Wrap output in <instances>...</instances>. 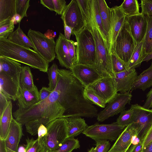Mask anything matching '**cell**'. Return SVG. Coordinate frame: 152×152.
Here are the masks:
<instances>
[{"label": "cell", "instance_id": "obj_14", "mask_svg": "<svg viewBox=\"0 0 152 152\" xmlns=\"http://www.w3.org/2000/svg\"><path fill=\"white\" fill-rule=\"evenodd\" d=\"M111 26L108 36L110 52L111 54L117 36L126 19V16L120 6L110 8Z\"/></svg>", "mask_w": 152, "mask_h": 152}, {"label": "cell", "instance_id": "obj_1", "mask_svg": "<svg viewBox=\"0 0 152 152\" xmlns=\"http://www.w3.org/2000/svg\"><path fill=\"white\" fill-rule=\"evenodd\" d=\"M58 77L61 81L62 103L65 109L64 118L97 117L98 110L85 97L84 87L73 75L70 70L60 69Z\"/></svg>", "mask_w": 152, "mask_h": 152}, {"label": "cell", "instance_id": "obj_16", "mask_svg": "<svg viewBox=\"0 0 152 152\" xmlns=\"http://www.w3.org/2000/svg\"><path fill=\"white\" fill-rule=\"evenodd\" d=\"M126 21L133 38L138 43L142 41L146 30L147 22L145 15H139L126 17Z\"/></svg>", "mask_w": 152, "mask_h": 152}, {"label": "cell", "instance_id": "obj_19", "mask_svg": "<svg viewBox=\"0 0 152 152\" xmlns=\"http://www.w3.org/2000/svg\"><path fill=\"white\" fill-rule=\"evenodd\" d=\"M55 52L56 58L61 66L70 70L74 66L69 54L67 39L61 33L56 41Z\"/></svg>", "mask_w": 152, "mask_h": 152}, {"label": "cell", "instance_id": "obj_51", "mask_svg": "<svg viewBox=\"0 0 152 152\" xmlns=\"http://www.w3.org/2000/svg\"><path fill=\"white\" fill-rule=\"evenodd\" d=\"M142 143L140 141L137 144H132L127 152H142Z\"/></svg>", "mask_w": 152, "mask_h": 152}, {"label": "cell", "instance_id": "obj_10", "mask_svg": "<svg viewBox=\"0 0 152 152\" xmlns=\"http://www.w3.org/2000/svg\"><path fill=\"white\" fill-rule=\"evenodd\" d=\"M132 95L131 93H117L109 103L104 109L98 113L97 120L102 122L110 117L117 115L126 109L125 106L130 104Z\"/></svg>", "mask_w": 152, "mask_h": 152}, {"label": "cell", "instance_id": "obj_42", "mask_svg": "<svg viewBox=\"0 0 152 152\" xmlns=\"http://www.w3.org/2000/svg\"><path fill=\"white\" fill-rule=\"evenodd\" d=\"M29 0H16V12L22 19L27 16V11L30 6Z\"/></svg>", "mask_w": 152, "mask_h": 152}, {"label": "cell", "instance_id": "obj_32", "mask_svg": "<svg viewBox=\"0 0 152 152\" xmlns=\"http://www.w3.org/2000/svg\"><path fill=\"white\" fill-rule=\"evenodd\" d=\"M126 17L139 14V5L137 0H125L120 6Z\"/></svg>", "mask_w": 152, "mask_h": 152}, {"label": "cell", "instance_id": "obj_29", "mask_svg": "<svg viewBox=\"0 0 152 152\" xmlns=\"http://www.w3.org/2000/svg\"><path fill=\"white\" fill-rule=\"evenodd\" d=\"M36 87L34 84L30 68L28 66H22L20 75L19 88L32 90Z\"/></svg>", "mask_w": 152, "mask_h": 152}, {"label": "cell", "instance_id": "obj_43", "mask_svg": "<svg viewBox=\"0 0 152 152\" xmlns=\"http://www.w3.org/2000/svg\"><path fill=\"white\" fill-rule=\"evenodd\" d=\"M67 47L70 58L74 65L77 64L76 42L72 40L67 39Z\"/></svg>", "mask_w": 152, "mask_h": 152}, {"label": "cell", "instance_id": "obj_26", "mask_svg": "<svg viewBox=\"0 0 152 152\" xmlns=\"http://www.w3.org/2000/svg\"><path fill=\"white\" fill-rule=\"evenodd\" d=\"M16 13V0H0V23L11 20Z\"/></svg>", "mask_w": 152, "mask_h": 152}, {"label": "cell", "instance_id": "obj_33", "mask_svg": "<svg viewBox=\"0 0 152 152\" xmlns=\"http://www.w3.org/2000/svg\"><path fill=\"white\" fill-rule=\"evenodd\" d=\"M86 25L94 20L91 0H77Z\"/></svg>", "mask_w": 152, "mask_h": 152}, {"label": "cell", "instance_id": "obj_39", "mask_svg": "<svg viewBox=\"0 0 152 152\" xmlns=\"http://www.w3.org/2000/svg\"><path fill=\"white\" fill-rule=\"evenodd\" d=\"M26 142V144L24 145L26 152H46L41 141L37 138L34 140L28 137Z\"/></svg>", "mask_w": 152, "mask_h": 152}, {"label": "cell", "instance_id": "obj_47", "mask_svg": "<svg viewBox=\"0 0 152 152\" xmlns=\"http://www.w3.org/2000/svg\"><path fill=\"white\" fill-rule=\"evenodd\" d=\"M152 141V124L144 137L142 142L143 150L145 149Z\"/></svg>", "mask_w": 152, "mask_h": 152}, {"label": "cell", "instance_id": "obj_3", "mask_svg": "<svg viewBox=\"0 0 152 152\" xmlns=\"http://www.w3.org/2000/svg\"><path fill=\"white\" fill-rule=\"evenodd\" d=\"M92 34L94 39L96 53V67L105 77H114L112 69L111 54L108 44L94 20L86 26Z\"/></svg>", "mask_w": 152, "mask_h": 152}, {"label": "cell", "instance_id": "obj_21", "mask_svg": "<svg viewBox=\"0 0 152 152\" xmlns=\"http://www.w3.org/2000/svg\"><path fill=\"white\" fill-rule=\"evenodd\" d=\"M0 71L4 72L19 86L21 64L11 59L0 57Z\"/></svg>", "mask_w": 152, "mask_h": 152}, {"label": "cell", "instance_id": "obj_53", "mask_svg": "<svg viewBox=\"0 0 152 152\" xmlns=\"http://www.w3.org/2000/svg\"><path fill=\"white\" fill-rule=\"evenodd\" d=\"M7 98L1 93H0V115L7 105L8 101Z\"/></svg>", "mask_w": 152, "mask_h": 152}, {"label": "cell", "instance_id": "obj_60", "mask_svg": "<svg viewBox=\"0 0 152 152\" xmlns=\"http://www.w3.org/2000/svg\"><path fill=\"white\" fill-rule=\"evenodd\" d=\"M18 152H26L25 147L22 145L20 146L18 148Z\"/></svg>", "mask_w": 152, "mask_h": 152}, {"label": "cell", "instance_id": "obj_22", "mask_svg": "<svg viewBox=\"0 0 152 152\" xmlns=\"http://www.w3.org/2000/svg\"><path fill=\"white\" fill-rule=\"evenodd\" d=\"M17 100L18 109L20 110H26L38 103L39 101V96L37 87L32 90L19 88Z\"/></svg>", "mask_w": 152, "mask_h": 152}, {"label": "cell", "instance_id": "obj_50", "mask_svg": "<svg viewBox=\"0 0 152 152\" xmlns=\"http://www.w3.org/2000/svg\"><path fill=\"white\" fill-rule=\"evenodd\" d=\"M152 106V88L147 94V99L143 107L150 109Z\"/></svg>", "mask_w": 152, "mask_h": 152}, {"label": "cell", "instance_id": "obj_45", "mask_svg": "<svg viewBox=\"0 0 152 152\" xmlns=\"http://www.w3.org/2000/svg\"><path fill=\"white\" fill-rule=\"evenodd\" d=\"M96 142V146L94 148L95 152H107L110 146L109 140H100Z\"/></svg>", "mask_w": 152, "mask_h": 152}, {"label": "cell", "instance_id": "obj_41", "mask_svg": "<svg viewBox=\"0 0 152 152\" xmlns=\"http://www.w3.org/2000/svg\"><path fill=\"white\" fill-rule=\"evenodd\" d=\"M14 28V24L11 20L0 23V38L7 39Z\"/></svg>", "mask_w": 152, "mask_h": 152}, {"label": "cell", "instance_id": "obj_46", "mask_svg": "<svg viewBox=\"0 0 152 152\" xmlns=\"http://www.w3.org/2000/svg\"><path fill=\"white\" fill-rule=\"evenodd\" d=\"M55 9L56 15H61L66 6L64 0H53Z\"/></svg>", "mask_w": 152, "mask_h": 152}, {"label": "cell", "instance_id": "obj_48", "mask_svg": "<svg viewBox=\"0 0 152 152\" xmlns=\"http://www.w3.org/2000/svg\"><path fill=\"white\" fill-rule=\"evenodd\" d=\"M52 91L48 87H42L39 91V101L41 102L46 99L49 96Z\"/></svg>", "mask_w": 152, "mask_h": 152}, {"label": "cell", "instance_id": "obj_6", "mask_svg": "<svg viewBox=\"0 0 152 152\" xmlns=\"http://www.w3.org/2000/svg\"><path fill=\"white\" fill-rule=\"evenodd\" d=\"M126 18L115 42L112 53L114 52L128 65L137 43L131 34Z\"/></svg>", "mask_w": 152, "mask_h": 152}, {"label": "cell", "instance_id": "obj_38", "mask_svg": "<svg viewBox=\"0 0 152 152\" xmlns=\"http://www.w3.org/2000/svg\"><path fill=\"white\" fill-rule=\"evenodd\" d=\"M111 62L113 70L114 73H118L129 69L128 65L116 54H111Z\"/></svg>", "mask_w": 152, "mask_h": 152}, {"label": "cell", "instance_id": "obj_61", "mask_svg": "<svg viewBox=\"0 0 152 152\" xmlns=\"http://www.w3.org/2000/svg\"><path fill=\"white\" fill-rule=\"evenodd\" d=\"M88 152H95L94 148L92 147L88 151Z\"/></svg>", "mask_w": 152, "mask_h": 152}, {"label": "cell", "instance_id": "obj_7", "mask_svg": "<svg viewBox=\"0 0 152 152\" xmlns=\"http://www.w3.org/2000/svg\"><path fill=\"white\" fill-rule=\"evenodd\" d=\"M27 36L34 44L36 51L48 63L56 57V42L53 38L48 37L41 32L29 29Z\"/></svg>", "mask_w": 152, "mask_h": 152}, {"label": "cell", "instance_id": "obj_31", "mask_svg": "<svg viewBox=\"0 0 152 152\" xmlns=\"http://www.w3.org/2000/svg\"><path fill=\"white\" fill-rule=\"evenodd\" d=\"M145 16L147 20V25L143 41V50L146 55L152 52V16Z\"/></svg>", "mask_w": 152, "mask_h": 152}, {"label": "cell", "instance_id": "obj_11", "mask_svg": "<svg viewBox=\"0 0 152 152\" xmlns=\"http://www.w3.org/2000/svg\"><path fill=\"white\" fill-rule=\"evenodd\" d=\"M134 112L132 124L136 130L137 136L142 139L152 124V110L134 104Z\"/></svg>", "mask_w": 152, "mask_h": 152}, {"label": "cell", "instance_id": "obj_13", "mask_svg": "<svg viewBox=\"0 0 152 152\" xmlns=\"http://www.w3.org/2000/svg\"><path fill=\"white\" fill-rule=\"evenodd\" d=\"M101 97L106 102L109 103L118 93L113 77H104L88 87Z\"/></svg>", "mask_w": 152, "mask_h": 152}, {"label": "cell", "instance_id": "obj_27", "mask_svg": "<svg viewBox=\"0 0 152 152\" xmlns=\"http://www.w3.org/2000/svg\"><path fill=\"white\" fill-rule=\"evenodd\" d=\"M7 39L20 46L28 48H32L36 51L34 44L23 31L19 25L17 28L9 35Z\"/></svg>", "mask_w": 152, "mask_h": 152}, {"label": "cell", "instance_id": "obj_56", "mask_svg": "<svg viewBox=\"0 0 152 152\" xmlns=\"http://www.w3.org/2000/svg\"><path fill=\"white\" fill-rule=\"evenodd\" d=\"M0 152H7L4 140L0 139Z\"/></svg>", "mask_w": 152, "mask_h": 152}, {"label": "cell", "instance_id": "obj_44", "mask_svg": "<svg viewBox=\"0 0 152 152\" xmlns=\"http://www.w3.org/2000/svg\"><path fill=\"white\" fill-rule=\"evenodd\" d=\"M141 13L145 15L152 16V0L141 1Z\"/></svg>", "mask_w": 152, "mask_h": 152}, {"label": "cell", "instance_id": "obj_62", "mask_svg": "<svg viewBox=\"0 0 152 152\" xmlns=\"http://www.w3.org/2000/svg\"><path fill=\"white\" fill-rule=\"evenodd\" d=\"M151 109L152 110V107H151Z\"/></svg>", "mask_w": 152, "mask_h": 152}, {"label": "cell", "instance_id": "obj_15", "mask_svg": "<svg viewBox=\"0 0 152 152\" xmlns=\"http://www.w3.org/2000/svg\"><path fill=\"white\" fill-rule=\"evenodd\" d=\"M137 76L135 68L115 73L113 79L117 91L122 94L129 92Z\"/></svg>", "mask_w": 152, "mask_h": 152}, {"label": "cell", "instance_id": "obj_49", "mask_svg": "<svg viewBox=\"0 0 152 152\" xmlns=\"http://www.w3.org/2000/svg\"><path fill=\"white\" fill-rule=\"evenodd\" d=\"M48 129L46 126L41 124L39 126L37 130V139L41 141L46 135Z\"/></svg>", "mask_w": 152, "mask_h": 152}, {"label": "cell", "instance_id": "obj_59", "mask_svg": "<svg viewBox=\"0 0 152 152\" xmlns=\"http://www.w3.org/2000/svg\"><path fill=\"white\" fill-rule=\"evenodd\" d=\"M152 59V52L146 55L144 58L143 61L148 62Z\"/></svg>", "mask_w": 152, "mask_h": 152}, {"label": "cell", "instance_id": "obj_17", "mask_svg": "<svg viewBox=\"0 0 152 152\" xmlns=\"http://www.w3.org/2000/svg\"><path fill=\"white\" fill-rule=\"evenodd\" d=\"M137 135L132 123L126 126L107 152H127L132 144V137Z\"/></svg>", "mask_w": 152, "mask_h": 152}, {"label": "cell", "instance_id": "obj_18", "mask_svg": "<svg viewBox=\"0 0 152 152\" xmlns=\"http://www.w3.org/2000/svg\"><path fill=\"white\" fill-rule=\"evenodd\" d=\"M23 135L22 125L13 118L4 140L7 152H18L19 144Z\"/></svg>", "mask_w": 152, "mask_h": 152}, {"label": "cell", "instance_id": "obj_4", "mask_svg": "<svg viewBox=\"0 0 152 152\" xmlns=\"http://www.w3.org/2000/svg\"><path fill=\"white\" fill-rule=\"evenodd\" d=\"M76 40L77 64L96 67V53L92 34L86 27L74 34Z\"/></svg>", "mask_w": 152, "mask_h": 152}, {"label": "cell", "instance_id": "obj_20", "mask_svg": "<svg viewBox=\"0 0 152 152\" xmlns=\"http://www.w3.org/2000/svg\"><path fill=\"white\" fill-rule=\"evenodd\" d=\"M0 93L8 100L15 101L17 99L19 86L1 71H0Z\"/></svg>", "mask_w": 152, "mask_h": 152}, {"label": "cell", "instance_id": "obj_55", "mask_svg": "<svg viewBox=\"0 0 152 152\" xmlns=\"http://www.w3.org/2000/svg\"><path fill=\"white\" fill-rule=\"evenodd\" d=\"M21 17L18 14L16 13L12 18L11 20L13 22L14 24L18 23H20L22 19Z\"/></svg>", "mask_w": 152, "mask_h": 152}, {"label": "cell", "instance_id": "obj_9", "mask_svg": "<svg viewBox=\"0 0 152 152\" xmlns=\"http://www.w3.org/2000/svg\"><path fill=\"white\" fill-rule=\"evenodd\" d=\"M61 18L64 19L66 24L72 29V34L77 33L86 26L77 0H72L67 5Z\"/></svg>", "mask_w": 152, "mask_h": 152}, {"label": "cell", "instance_id": "obj_36", "mask_svg": "<svg viewBox=\"0 0 152 152\" xmlns=\"http://www.w3.org/2000/svg\"><path fill=\"white\" fill-rule=\"evenodd\" d=\"M85 97L93 104L102 108H105L107 104L105 101L89 87L85 88L84 91Z\"/></svg>", "mask_w": 152, "mask_h": 152}, {"label": "cell", "instance_id": "obj_40", "mask_svg": "<svg viewBox=\"0 0 152 152\" xmlns=\"http://www.w3.org/2000/svg\"><path fill=\"white\" fill-rule=\"evenodd\" d=\"M59 69L57 65L53 63L48 69L47 72L49 81L48 88L52 91L54 89L57 85Z\"/></svg>", "mask_w": 152, "mask_h": 152}, {"label": "cell", "instance_id": "obj_57", "mask_svg": "<svg viewBox=\"0 0 152 152\" xmlns=\"http://www.w3.org/2000/svg\"><path fill=\"white\" fill-rule=\"evenodd\" d=\"M140 140V139L137 137V135H134L132 139V144L133 145H136L138 144Z\"/></svg>", "mask_w": 152, "mask_h": 152}, {"label": "cell", "instance_id": "obj_35", "mask_svg": "<svg viewBox=\"0 0 152 152\" xmlns=\"http://www.w3.org/2000/svg\"><path fill=\"white\" fill-rule=\"evenodd\" d=\"M134 104L131 105L130 109L122 111L117 119L116 123L118 125L126 126L132 123L134 115Z\"/></svg>", "mask_w": 152, "mask_h": 152}, {"label": "cell", "instance_id": "obj_2", "mask_svg": "<svg viewBox=\"0 0 152 152\" xmlns=\"http://www.w3.org/2000/svg\"><path fill=\"white\" fill-rule=\"evenodd\" d=\"M0 57L11 59L44 72H47L48 69L49 63L36 51L15 44L7 39L0 38Z\"/></svg>", "mask_w": 152, "mask_h": 152}, {"label": "cell", "instance_id": "obj_8", "mask_svg": "<svg viewBox=\"0 0 152 152\" xmlns=\"http://www.w3.org/2000/svg\"><path fill=\"white\" fill-rule=\"evenodd\" d=\"M125 126L117 124L115 122L110 124L96 123L88 126L83 134L95 141L100 140H116Z\"/></svg>", "mask_w": 152, "mask_h": 152}, {"label": "cell", "instance_id": "obj_58", "mask_svg": "<svg viewBox=\"0 0 152 152\" xmlns=\"http://www.w3.org/2000/svg\"><path fill=\"white\" fill-rule=\"evenodd\" d=\"M142 152H152V141L143 150Z\"/></svg>", "mask_w": 152, "mask_h": 152}, {"label": "cell", "instance_id": "obj_12", "mask_svg": "<svg viewBox=\"0 0 152 152\" xmlns=\"http://www.w3.org/2000/svg\"><path fill=\"white\" fill-rule=\"evenodd\" d=\"M70 70L85 88L105 77L96 67L86 65L76 64Z\"/></svg>", "mask_w": 152, "mask_h": 152}, {"label": "cell", "instance_id": "obj_34", "mask_svg": "<svg viewBox=\"0 0 152 152\" xmlns=\"http://www.w3.org/2000/svg\"><path fill=\"white\" fill-rule=\"evenodd\" d=\"M91 4L93 14L94 20L103 37L107 41L109 47L108 36L104 30L98 7L97 0H91Z\"/></svg>", "mask_w": 152, "mask_h": 152}, {"label": "cell", "instance_id": "obj_25", "mask_svg": "<svg viewBox=\"0 0 152 152\" xmlns=\"http://www.w3.org/2000/svg\"><path fill=\"white\" fill-rule=\"evenodd\" d=\"M152 86V62L147 69L138 75L133 84L131 91L137 89L144 91Z\"/></svg>", "mask_w": 152, "mask_h": 152}, {"label": "cell", "instance_id": "obj_28", "mask_svg": "<svg viewBox=\"0 0 152 152\" xmlns=\"http://www.w3.org/2000/svg\"><path fill=\"white\" fill-rule=\"evenodd\" d=\"M104 29L108 36L111 26V11L104 0H97Z\"/></svg>", "mask_w": 152, "mask_h": 152}, {"label": "cell", "instance_id": "obj_30", "mask_svg": "<svg viewBox=\"0 0 152 152\" xmlns=\"http://www.w3.org/2000/svg\"><path fill=\"white\" fill-rule=\"evenodd\" d=\"M146 55L143 49V40L137 43L128 64L129 69L135 68L140 66Z\"/></svg>", "mask_w": 152, "mask_h": 152}, {"label": "cell", "instance_id": "obj_24", "mask_svg": "<svg viewBox=\"0 0 152 152\" xmlns=\"http://www.w3.org/2000/svg\"><path fill=\"white\" fill-rule=\"evenodd\" d=\"M12 104L8 101L2 114L0 115V139L5 140L8 134L11 123L13 118L12 114Z\"/></svg>", "mask_w": 152, "mask_h": 152}, {"label": "cell", "instance_id": "obj_5", "mask_svg": "<svg viewBox=\"0 0 152 152\" xmlns=\"http://www.w3.org/2000/svg\"><path fill=\"white\" fill-rule=\"evenodd\" d=\"M46 126L47 134L40 141L46 152H53L57 150L68 137L67 121L65 118H58Z\"/></svg>", "mask_w": 152, "mask_h": 152}, {"label": "cell", "instance_id": "obj_54", "mask_svg": "<svg viewBox=\"0 0 152 152\" xmlns=\"http://www.w3.org/2000/svg\"><path fill=\"white\" fill-rule=\"evenodd\" d=\"M40 3L50 10L55 11V8L53 0H41Z\"/></svg>", "mask_w": 152, "mask_h": 152}, {"label": "cell", "instance_id": "obj_37", "mask_svg": "<svg viewBox=\"0 0 152 152\" xmlns=\"http://www.w3.org/2000/svg\"><path fill=\"white\" fill-rule=\"evenodd\" d=\"M80 147L79 142L77 139L68 137L57 150L53 152H72L74 150Z\"/></svg>", "mask_w": 152, "mask_h": 152}, {"label": "cell", "instance_id": "obj_52", "mask_svg": "<svg viewBox=\"0 0 152 152\" xmlns=\"http://www.w3.org/2000/svg\"><path fill=\"white\" fill-rule=\"evenodd\" d=\"M61 19L64 23V36L67 40H70V37L72 33V29L71 27L66 24L64 19L62 18Z\"/></svg>", "mask_w": 152, "mask_h": 152}, {"label": "cell", "instance_id": "obj_23", "mask_svg": "<svg viewBox=\"0 0 152 152\" xmlns=\"http://www.w3.org/2000/svg\"><path fill=\"white\" fill-rule=\"evenodd\" d=\"M67 123L68 137H74L83 132L88 126L84 118L81 117H65Z\"/></svg>", "mask_w": 152, "mask_h": 152}]
</instances>
